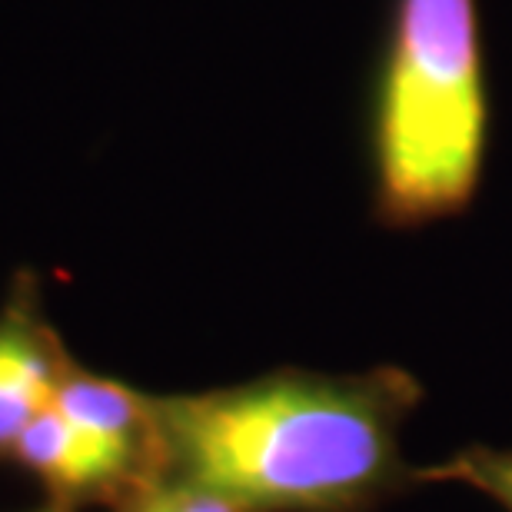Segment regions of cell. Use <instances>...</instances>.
Segmentation results:
<instances>
[{
	"label": "cell",
	"mask_w": 512,
	"mask_h": 512,
	"mask_svg": "<svg viewBox=\"0 0 512 512\" xmlns=\"http://www.w3.org/2000/svg\"><path fill=\"white\" fill-rule=\"evenodd\" d=\"M413 373L276 370L237 386L153 396L167 473L247 512H370L406 483Z\"/></svg>",
	"instance_id": "cell-1"
},
{
	"label": "cell",
	"mask_w": 512,
	"mask_h": 512,
	"mask_svg": "<svg viewBox=\"0 0 512 512\" xmlns=\"http://www.w3.org/2000/svg\"><path fill=\"white\" fill-rule=\"evenodd\" d=\"M416 479H439V483H459L493 499L496 506L512 512V453L506 449H463L449 456L443 466L423 469Z\"/></svg>",
	"instance_id": "cell-5"
},
{
	"label": "cell",
	"mask_w": 512,
	"mask_h": 512,
	"mask_svg": "<svg viewBox=\"0 0 512 512\" xmlns=\"http://www.w3.org/2000/svg\"><path fill=\"white\" fill-rule=\"evenodd\" d=\"M34 512H67V509H60V506H54V503H47V506H40V509H34Z\"/></svg>",
	"instance_id": "cell-7"
},
{
	"label": "cell",
	"mask_w": 512,
	"mask_h": 512,
	"mask_svg": "<svg viewBox=\"0 0 512 512\" xmlns=\"http://www.w3.org/2000/svg\"><path fill=\"white\" fill-rule=\"evenodd\" d=\"M74 356L47 320L34 273H17L0 306V463H10L17 439L54 403Z\"/></svg>",
	"instance_id": "cell-4"
},
{
	"label": "cell",
	"mask_w": 512,
	"mask_h": 512,
	"mask_svg": "<svg viewBox=\"0 0 512 512\" xmlns=\"http://www.w3.org/2000/svg\"><path fill=\"white\" fill-rule=\"evenodd\" d=\"M114 512H247L233 499L213 493V489L190 483V479L163 473L153 483L133 489L127 499H120Z\"/></svg>",
	"instance_id": "cell-6"
},
{
	"label": "cell",
	"mask_w": 512,
	"mask_h": 512,
	"mask_svg": "<svg viewBox=\"0 0 512 512\" xmlns=\"http://www.w3.org/2000/svg\"><path fill=\"white\" fill-rule=\"evenodd\" d=\"M489 133L479 0H393L366 114L376 220L419 230L466 213L483 187Z\"/></svg>",
	"instance_id": "cell-2"
},
{
	"label": "cell",
	"mask_w": 512,
	"mask_h": 512,
	"mask_svg": "<svg viewBox=\"0 0 512 512\" xmlns=\"http://www.w3.org/2000/svg\"><path fill=\"white\" fill-rule=\"evenodd\" d=\"M10 463L67 512L110 506L167 473L153 396L74 363L54 403L17 439Z\"/></svg>",
	"instance_id": "cell-3"
}]
</instances>
